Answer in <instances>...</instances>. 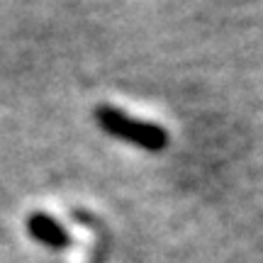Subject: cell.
<instances>
[{"instance_id":"cell-1","label":"cell","mask_w":263,"mask_h":263,"mask_svg":"<svg viewBox=\"0 0 263 263\" xmlns=\"http://www.w3.org/2000/svg\"><path fill=\"white\" fill-rule=\"evenodd\" d=\"M93 120L105 134H110V137L120 141H129V144H134V146H139L144 151H151V154L166 151V146L171 144V134L161 124L132 117V115L122 112L115 105H95Z\"/></svg>"},{"instance_id":"cell-2","label":"cell","mask_w":263,"mask_h":263,"mask_svg":"<svg viewBox=\"0 0 263 263\" xmlns=\"http://www.w3.org/2000/svg\"><path fill=\"white\" fill-rule=\"evenodd\" d=\"M27 234L37 241V244L54 249V251H64L71 246V234L66 232V227L59 222L57 217L47 215V212H32L27 217Z\"/></svg>"}]
</instances>
